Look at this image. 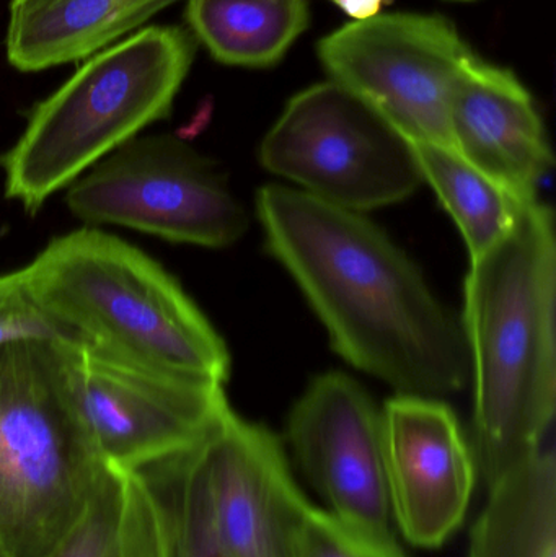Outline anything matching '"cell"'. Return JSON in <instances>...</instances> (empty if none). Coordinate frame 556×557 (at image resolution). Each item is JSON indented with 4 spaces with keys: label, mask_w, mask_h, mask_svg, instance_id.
Here are the masks:
<instances>
[{
    "label": "cell",
    "mask_w": 556,
    "mask_h": 557,
    "mask_svg": "<svg viewBox=\"0 0 556 557\" xmlns=\"http://www.w3.org/2000/svg\"><path fill=\"white\" fill-rule=\"evenodd\" d=\"M257 212L268 250L297 282L346 362L398 395L440 398L470 382L462 324L361 212L277 185L260 189Z\"/></svg>",
    "instance_id": "6da1fadb"
},
{
    "label": "cell",
    "mask_w": 556,
    "mask_h": 557,
    "mask_svg": "<svg viewBox=\"0 0 556 557\" xmlns=\"http://www.w3.org/2000/svg\"><path fill=\"white\" fill-rule=\"evenodd\" d=\"M555 307L554 212L535 198L464 288L473 455L489 484L554 438Z\"/></svg>",
    "instance_id": "7a4b0ae2"
},
{
    "label": "cell",
    "mask_w": 556,
    "mask_h": 557,
    "mask_svg": "<svg viewBox=\"0 0 556 557\" xmlns=\"http://www.w3.org/2000/svg\"><path fill=\"white\" fill-rule=\"evenodd\" d=\"M39 307L81 346L147 369L224 385V339L159 263L98 228L54 238L28 267Z\"/></svg>",
    "instance_id": "3957f363"
},
{
    "label": "cell",
    "mask_w": 556,
    "mask_h": 557,
    "mask_svg": "<svg viewBox=\"0 0 556 557\" xmlns=\"http://www.w3.org/2000/svg\"><path fill=\"white\" fill-rule=\"evenodd\" d=\"M59 341L0 347V557H52L108 465L85 428Z\"/></svg>",
    "instance_id": "277c9868"
},
{
    "label": "cell",
    "mask_w": 556,
    "mask_h": 557,
    "mask_svg": "<svg viewBox=\"0 0 556 557\" xmlns=\"http://www.w3.org/2000/svg\"><path fill=\"white\" fill-rule=\"evenodd\" d=\"M196 45L182 26H149L91 55L33 108L22 136L0 160L7 198L36 214L49 196L169 116Z\"/></svg>",
    "instance_id": "5b68a950"
},
{
    "label": "cell",
    "mask_w": 556,
    "mask_h": 557,
    "mask_svg": "<svg viewBox=\"0 0 556 557\" xmlns=\"http://www.w3.org/2000/svg\"><path fill=\"white\" fill-rule=\"evenodd\" d=\"M260 162L312 198L353 212L404 201L423 183L411 144L332 81L291 98L261 143Z\"/></svg>",
    "instance_id": "8992f818"
},
{
    "label": "cell",
    "mask_w": 556,
    "mask_h": 557,
    "mask_svg": "<svg viewBox=\"0 0 556 557\" xmlns=\"http://www.w3.org/2000/svg\"><path fill=\"white\" fill-rule=\"evenodd\" d=\"M65 205L85 224L196 247H231L248 228L214 163L173 134L127 140L69 186Z\"/></svg>",
    "instance_id": "52a82bcc"
},
{
    "label": "cell",
    "mask_w": 556,
    "mask_h": 557,
    "mask_svg": "<svg viewBox=\"0 0 556 557\" xmlns=\"http://www.w3.org/2000/svg\"><path fill=\"white\" fill-rule=\"evenodd\" d=\"M317 52L332 82L361 98L408 143L453 149L450 94L477 54L449 20L379 13L330 33Z\"/></svg>",
    "instance_id": "ba28073f"
},
{
    "label": "cell",
    "mask_w": 556,
    "mask_h": 557,
    "mask_svg": "<svg viewBox=\"0 0 556 557\" xmlns=\"http://www.w3.org/2000/svg\"><path fill=\"white\" fill-rule=\"evenodd\" d=\"M71 372L91 442L116 470L196 447L231 409L221 383L134 366L90 347L72 349Z\"/></svg>",
    "instance_id": "9c48e42d"
},
{
    "label": "cell",
    "mask_w": 556,
    "mask_h": 557,
    "mask_svg": "<svg viewBox=\"0 0 556 557\" xmlns=\"http://www.w3.org/2000/svg\"><path fill=\"white\" fill-rule=\"evenodd\" d=\"M287 437L329 512L366 532L394 535L382 414L351 376L325 373L296 403Z\"/></svg>",
    "instance_id": "30bf717a"
},
{
    "label": "cell",
    "mask_w": 556,
    "mask_h": 557,
    "mask_svg": "<svg viewBox=\"0 0 556 557\" xmlns=\"http://www.w3.org/2000/svg\"><path fill=\"white\" fill-rule=\"evenodd\" d=\"M382 414L392 519L418 548H440L462 525L477 461L446 403L397 395Z\"/></svg>",
    "instance_id": "8fae6325"
},
{
    "label": "cell",
    "mask_w": 556,
    "mask_h": 557,
    "mask_svg": "<svg viewBox=\"0 0 556 557\" xmlns=\"http://www.w3.org/2000/svg\"><path fill=\"white\" fill-rule=\"evenodd\" d=\"M212 507L231 557H302L313 506L280 438L228 409L201 442Z\"/></svg>",
    "instance_id": "7c38bea8"
},
{
    "label": "cell",
    "mask_w": 556,
    "mask_h": 557,
    "mask_svg": "<svg viewBox=\"0 0 556 557\" xmlns=\"http://www.w3.org/2000/svg\"><path fill=\"white\" fill-rule=\"evenodd\" d=\"M449 131L470 165L521 201L538 198L554 156L534 98L511 71L475 55L454 84Z\"/></svg>",
    "instance_id": "4fadbf2b"
},
{
    "label": "cell",
    "mask_w": 556,
    "mask_h": 557,
    "mask_svg": "<svg viewBox=\"0 0 556 557\" xmlns=\"http://www.w3.org/2000/svg\"><path fill=\"white\" fill-rule=\"evenodd\" d=\"M178 0H12L7 58L22 72L110 48Z\"/></svg>",
    "instance_id": "5bb4252c"
},
{
    "label": "cell",
    "mask_w": 556,
    "mask_h": 557,
    "mask_svg": "<svg viewBox=\"0 0 556 557\" xmlns=\"http://www.w3.org/2000/svg\"><path fill=\"white\" fill-rule=\"evenodd\" d=\"M489 487L467 557H556L554 438Z\"/></svg>",
    "instance_id": "9a60e30c"
},
{
    "label": "cell",
    "mask_w": 556,
    "mask_h": 557,
    "mask_svg": "<svg viewBox=\"0 0 556 557\" xmlns=\"http://www.w3.org/2000/svg\"><path fill=\"white\" fill-rule=\"evenodd\" d=\"M309 0H188L196 41L222 64L270 67L309 26Z\"/></svg>",
    "instance_id": "2e32d148"
},
{
    "label": "cell",
    "mask_w": 556,
    "mask_h": 557,
    "mask_svg": "<svg viewBox=\"0 0 556 557\" xmlns=\"http://www.w3.org/2000/svg\"><path fill=\"white\" fill-rule=\"evenodd\" d=\"M201 442L134 470L156 506L165 557H231L215 522Z\"/></svg>",
    "instance_id": "e0dca14e"
},
{
    "label": "cell",
    "mask_w": 556,
    "mask_h": 557,
    "mask_svg": "<svg viewBox=\"0 0 556 557\" xmlns=\"http://www.w3.org/2000/svg\"><path fill=\"white\" fill-rule=\"evenodd\" d=\"M52 557H165L156 506L134 471H104L81 522Z\"/></svg>",
    "instance_id": "ac0fdd59"
},
{
    "label": "cell",
    "mask_w": 556,
    "mask_h": 557,
    "mask_svg": "<svg viewBox=\"0 0 556 557\" xmlns=\"http://www.w3.org/2000/svg\"><path fill=\"white\" fill-rule=\"evenodd\" d=\"M411 147L423 182L430 183L456 221L470 260H479L506 237L528 201L516 198L449 147L434 144H411Z\"/></svg>",
    "instance_id": "d6986e66"
},
{
    "label": "cell",
    "mask_w": 556,
    "mask_h": 557,
    "mask_svg": "<svg viewBox=\"0 0 556 557\" xmlns=\"http://www.w3.org/2000/svg\"><path fill=\"white\" fill-rule=\"evenodd\" d=\"M302 557H407L394 535L366 532L313 506L302 540Z\"/></svg>",
    "instance_id": "ffe728a7"
},
{
    "label": "cell",
    "mask_w": 556,
    "mask_h": 557,
    "mask_svg": "<svg viewBox=\"0 0 556 557\" xmlns=\"http://www.w3.org/2000/svg\"><path fill=\"white\" fill-rule=\"evenodd\" d=\"M25 339L59 341L81 346L33 297L23 270L0 274V347Z\"/></svg>",
    "instance_id": "44dd1931"
},
{
    "label": "cell",
    "mask_w": 556,
    "mask_h": 557,
    "mask_svg": "<svg viewBox=\"0 0 556 557\" xmlns=\"http://www.w3.org/2000/svg\"><path fill=\"white\" fill-rule=\"evenodd\" d=\"M330 2L335 3L356 22H361V20L378 16L381 10L387 5L388 0H330Z\"/></svg>",
    "instance_id": "7402d4cb"
},
{
    "label": "cell",
    "mask_w": 556,
    "mask_h": 557,
    "mask_svg": "<svg viewBox=\"0 0 556 557\" xmlns=\"http://www.w3.org/2000/svg\"><path fill=\"white\" fill-rule=\"evenodd\" d=\"M453 2H472V0H453Z\"/></svg>",
    "instance_id": "603a6c76"
}]
</instances>
